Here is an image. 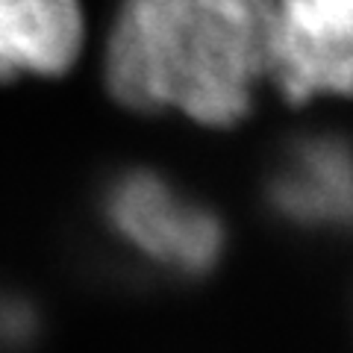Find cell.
I'll return each mask as SVG.
<instances>
[{
    "label": "cell",
    "instance_id": "cell-1",
    "mask_svg": "<svg viewBox=\"0 0 353 353\" xmlns=\"http://www.w3.org/2000/svg\"><path fill=\"white\" fill-rule=\"evenodd\" d=\"M277 0H121L103 80L130 112H180L209 130L241 124L268 83Z\"/></svg>",
    "mask_w": 353,
    "mask_h": 353
},
{
    "label": "cell",
    "instance_id": "cell-2",
    "mask_svg": "<svg viewBox=\"0 0 353 353\" xmlns=\"http://www.w3.org/2000/svg\"><path fill=\"white\" fill-rule=\"evenodd\" d=\"M106 218L136 253L180 274L209 271L227 241L212 209L145 168L115 180L106 194Z\"/></svg>",
    "mask_w": 353,
    "mask_h": 353
},
{
    "label": "cell",
    "instance_id": "cell-3",
    "mask_svg": "<svg viewBox=\"0 0 353 353\" xmlns=\"http://www.w3.org/2000/svg\"><path fill=\"white\" fill-rule=\"evenodd\" d=\"M268 83L294 106L353 97V0H277Z\"/></svg>",
    "mask_w": 353,
    "mask_h": 353
},
{
    "label": "cell",
    "instance_id": "cell-4",
    "mask_svg": "<svg viewBox=\"0 0 353 353\" xmlns=\"http://www.w3.org/2000/svg\"><path fill=\"white\" fill-rule=\"evenodd\" d=\"M83 44L80 0H0V83L68 74Z\"/></svg>",
    "mask_w": 353,
    "mask_h": 353
},
{
    "label": "cell",
    "instance_id": "cell-5",
    "mask_svg": "<svg viewBox=\"0 0 353 353\" xmlns=\"http://www.w3.org/2000/svg\"><path fill=\"white\" fill-rule=\"evenodd\" d=\"M285 209L309 221H350L353 218V162L341 148H303L301 157L280 180Z\"/></svg>",
    "mask_w": 353,
    "mask_h": 353
},
{
    "label": "cell",
    "instance_id": "cell-6",
    "mask_svg": "<svg viewBox=\"0 0 353 353\" xmlns=\"http://www.w3.org/2000/svg\"><path fill=\"white\" fill-rule=\"evenodd\" d=\"M24 330H27V324H24V315H21V309L0 303V350L12 347L15 341L24 336Z\"/></svg>",
    "mask_w": 353,
    "mask_h": 353
}]
</instances>
